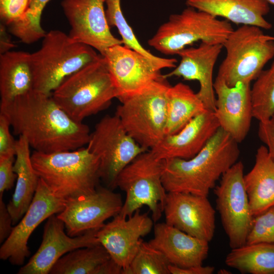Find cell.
Instances as JSON below:
<instances>
[{
  "label": "cell",
  "instance_id": "4dcf8cb0",
  "mask_svg": "<svg viewBox=\"0 0 274 274\" xmlns=\"http://www.w3.org/2000/svg\"><path fill=\"white\" fill-rule=\"evenodd\" d=\"M253 118L263 121L274 114V61L263 70L251 87Z\"/></svg>",
  "mask_w": 274,
  "mask_h": 274
},
{
  "label": "cell",
  "instance_id": "e575fe53",
  "mask_svg": "<svg viewBox=\"0 0 274 274\" xmlns=\"http://www.w3.org/2000/svg\"><path fill=\"white\" fill-rule=\"evenodd\" d=\"M31 0H0V18L6 26L23 19Z\"/></svg>",
  "mask_w": 274,
  "mask_h": 274
},
{
  "label": "cell",
  "instance_id": "83f0119b",
  "mask_svg": "<svg viewBox=\"0 0 274 274\" xmlns=\"http://www.w3.org/2000/svg\"><path fill=\"white\" fill-rule=\"evenodd\" d=\"M225 262L242 273L274 274V243L246 244L231 249Z\"/></svg>",
  "mask_w": 274,
  "mask_h": 274
},
{
  "label": "cell",
  "instance_id": "e0dca14e",
  "mask_svg": "<svg viewBox=\"0 0 274 274\" xmlns=\"http://www.w3.org/2000/svg\"><path fill=\"white\" fill-rule=\"evenodd\" d=\"M163 213L165 223L187 234L208 242L214 237L216 211L208 196L167 192Z\"/></svg>",
  "mask_w": 274,
  "mask_h": 274
},
{
  "label": "cell",
  "instance_id": "cb8c5ba5",
  "mask_svg": "<svg viewBox=\"0 0 274 274\" xmlns=\"http://www.w3.org/2000/svg\"><path fill=\"white\" fill-rule=\"evenodd\" d=\"M30 148L26 139L23 136H19L16 142L13 166L17 175L16 186L12 197L7 204L13 225L19 222L28 210L40 180L32 163Z\"/></svg>",
  "mask_w": 274,
  "mask_h": 274
},
{
  "label": "cell",
  "instance_id": "6da1fadb",
  "mask_svg": "<svg viewBox=\"0 0 274 274\" xmlns=\"http://www.w3.org/2000/svg\"><path fill=\"white\" fill-rule=\"evenodd\" d=\"M0 113L8 118L14 133L24 136L37 152L74 150L87 145L89 141L88 125L71 118L52 94L33 89L0 107Z\"/></svg>",
  "mask_w": 274,
  "mask_h": 274
},
{
  "label": "cell",
  "instance_id": "f35d334b",
  "mask_svg": "<svg viewBox=\"0 0 274 274\" xmlns=\"http://www.w3.org/2000/svg\"><path fill=\"white\" fill-rule=\"evenodd\" d=\"M12 219L4 202L0 197V243H3L10 235L13 229Z\"/></svg>",
  "mask_w": 274,
  "mask_h": 274
},
{
  "label": "cell",
  "instance_id": "ba28073f",
  "mask_svg": "<svg viewBox=\"0 0 274 274\" xmlns=\"http://www.w3.org/2000/svg\"><path fill=\"white\" fill-rule=\"evenodd\" d=\"M165 160L158 159L147 150L138 156L119 173L116 187L125 192L126 198L119 214L128 218L146 206L154 222L163 213L167 192L162 177Z\"/></svg>",
  "mask_w": 274,
  "mask_h": 274
},
{
  "label": "cell",
  "instance_id": "7402d4cb",
  "mask_svg": "<svg viewBox=\"0 0 274 274\" xmlns=\"http://www.w3.org/2000/svg\"><path fill=\"white\" fill-rule=\"evenodd\" d=\"M154 231V237L148 243L161 252L172 265L186 268L202 265L208 255L209 242L165 222L156 224Z\"/></svg>",
  "mask_w": 274,
  "mask_h": 274
},
{
  "label": "cell",
  "instance_id": "30bf717a",
  "mask_svg": "<svg viewBox=\"0 0 274 274\" xmlns=\"http://www.w3.org/2000/svg\"><path fill=\"white\" fill-rule=\"evenodd\" d=\"M87 149L99 160V174L107 187L116 188L118 176L138 156L147 151L127 132L115 114L107 115L90 133Z\"/></svg>",
  "mask_w": 274,
  "mask_h": 274
},
{
  "label": "cell",
  "instance_id": "52a82bcc",
  "mask_svg": "<svg viewBox=\"0 0 274 274\" xmlns=\"http://www.w3.org/2000/svg\"><path fill=\"white\" fill-rule=\"evenodd\" d=\"M223 46L226 56L216 78L229 87L239 82L251 84L274 57V38L256 26L242 25L233 29Z\"/></svg>",
  "mask_w": 274,
  "mask_h": 274
},
{
  "label": "cell",
  "instance_id": "ab89813d",
  "mask_svg": "<svg viewBox=\"0 0 274 274\" xmlns=\"http://www.w3.org/2000/svg\"><path fill=\"white\" fill-rule=\"evenodd\" d=\"M170 274H212L215 267L202 265L193 266L186 268H180L172 265L169 266Z\"/></svg>",
  "mask_w": 274,
  "mask_h": 274
},
{
  "label": "cell",
  "instance_id": "277c9868",
  "mask_svg": "<svg viewBox=\"0 0 274 274\" xmlns=\"http://www.w3.org/2000/svg\"><path fill=\"white\" fill-rule=\"evenodd\" d=\"M57 104L73 120L82 122L109 107L117 97L105 57L85 65L65 78L52 92Z\"/></svg>",
  "mask_w": 274,
  "mask_h": 274
},
{
  "label": "cell",
  "instance_id": "484cf974",
  "mask_svg": "<svg viewBox=\"0 0 274 274\" xmlns=\"http://www.w3.org/2000/svg\"><path fill=\"white\" fill-rule=\"evenodd\" d=\"M33 89L31 54L10 51L0 55V107Z\"/></svg>",
  "mask_w": 274,
  "mask_h": 274
},
{
  "label": "cell",
  "instance_id": "4316f807",
  "mask_svg": "<svg viewBox=\"0 0 274 274\" xmlns=\"http://www.w3.org/2000/svg\"><path fill=\"white\" fill-rule=\"evenodd\" d=\"M167 97L165 135L177 133L193 118L207 110L197 93L181 82L169 87Z\"/></svg>",
  "mask_w": 274,
  "mask_h": 274
},
{
  "label": "cell",
  "instance_id": "60d3db41",
  "mask_svg": "<svg viewBox=\"0 0 274 274\" xmlns=\"http://www.w3.org/2000/svg\"><path fill=\"white\" fill-rule=\"evenodd\" d=\"M14 47H15V45L12 42L10 36L7 32L6 25L1 23L0 26L1 54L10 51Z\"/></svg>",
  "mask_w": 274,
  "mask_h": 274
},
{
  "label": "cell",
  "instance_id": "f546056e",
  "mask_svg": "<svg viewBox=\"0 0 274 274\" xmlns=\"http://www.w3.org/2000/svg\"><path fill=\"white\" fill-rule=\"evenodd\" d=\"M105 3L107 6L106 15L108 23L110 26L117 28L124 45L143 54L158 64L162 69L176 67L177 60L175 58L156 56L141 45L123 14L121 0H105Z\"/></svg>",
  "mask_w": 274,
  "mask_h": 274
},
{
  "label": "cell",
  "instance_id": "5bb4252c",
  "mask_svg": "<svg viewBox=\"0 0 274 274\" xmlns=\"http://www.w3.org/2000/svg\"><path fill=\"white\" fill-rule=\"evenodd\" d=\"M65 202L54 195L40 178L28 210L1 247V259L8 260L14 265H23L25 258L30 254L27 243L32 232L43 221L61 212Z\"/></svg>",
  "mask_w": 274,
  "mask_h": 274
},
{
  "label": "cell",
  "instance_id": "74e56055",
  "mask_svg": "<svg viewBox=\"0 0 274 274\" xmlns=\"http://www.w3.org/2000/svg\"><path fill=\"white\" fill-rule=\"evenodd\" d=\"M258 135L274 160V114L268 119L259 122Z\"/></svg>",
  "mask_w": 274,
  "mask_h": 274
},
{
  "label": "cell",
  "instance_id": "f1b7e54d",
  "mask_svg": "<svg viewBox=\"0 0 274 274\" xmlns=\"http://www.w3.org/2000/svg\"><path fill=\"white\" fill-rule=\"evenodd\" d=\"M111 258L100 244L78 248L58 259L50 274H98L102 264Z\"/></svg>",
  "mask_w": 274,
  "mask_h": 274
},
{
  "label": "cell",
  "instance_id": "8d00e7d4",
  "mask_svg": "<svg viewBox=\"0 0 274 274\" xmlns=\"http://www.w3.org/2000/svg\"><path fill=\"white\" fill-rule=\"evenodd\" d=\"M15 156L0 157V197L5 191L11 189L17 179L13 169Z\"/></svg>",
  "mask_w": 274,
  "mask_h": 274
},
{
  "label": "cell",
  "instance_id": "b9f144b4",
  "mask_svg": "<svg viewBox=\"0 0 274 274\" xmlns=\"http://www.w3.org/2000/svg\"><path fill=\"white\" fill-rule=\"evenodd\" d=\"M218 273H221V274H227V273H230V271L225 270L224 269H221L219 271H218Z\"/></svg>",
  "mask_w": 274,
  "mask_h": 274
},
{
  "label": "cell",
  "instance_id": "7a4b0ae2",
  "mask_svg": "<svg viewBox=\"0 0 274 274\" xmlns=\"http://www.w3.org/2000/svg\"><path fill=\"white\" fill-rule=\"evenodd\" d=\"M238 144L220 127L193 157L165 160L162 182L166 191L208 196L224 173L237 161Z\"/></svg>",
  "mask_w": 274,
  "mask_h": 274
},
{
  "label": "cell",
  "instance_id": "5b68a950",
  "mask_svg": "<svg viewBox=\"0 0 274 274\" xmlns=\"http://www.w3.org/2000/svg\"><path fill=\"white\" fill-rule=\"evenodd\" d=\"M95 50L60 30L48 32L40 48L31 53L33 90L51 94L65 78L98 59L101 54Z\"/></svg>",
  "mask_w": 274,
  "mask_h": 274
},
{
  "label": "cell",
  "instance_id": "4fadbf2b",
  "mask_svg": "<svg viewBox=\"0 0 274 274\" xmlns=\"http://www.w3.org/2000/svg\"><path fill=\"white\" fill-rule=\"evenodd\" d=\"M104 3L105 0H63L61 3L70 25V38L92 47L102 55L110 47L123 44L110 31Z\"/></svg>",
  "mask_w": 274,
  "mask_h": 274
},
{
  "label": "cell",
  "instance_id": "1f68e13d",
  "mask_svg": "<svg viewBox=\"0 0 274 274\" xmlns=\"http://www.w3.org/2000/svg\"><path fill=\"white\" fill-rule=\"evenodd\" d=\"M170 265L161 252L148 242L143 241L130 265L122 274H170Z\"/></svg>",
  "mask_w": 274,
  "mask_h": 274
},
{
  "label": "cell",
  "instance_id": "ac0fdd59",
  "mask_svg": "<svg viewBox=\"0 0 274 274\" xmlns=\"http://www.w3.org/2000/svg\"><path fill=\"white\" fill-rule=\"evenodd\" d=\"M65 228L64 223L57 215L50 216L44 226L41 245L17 273L49 274L55 263L65 254L78 248L99 244L95 236L98 229L72 237L65 233Z\"/></svg>",
  "mask_w": 274,
  "mask_h": 274
},
{
  "label": "cell",
  "instance_id": "8fae6325",
  "mask_svg": "<svg viewBox=\"0 0 274 274\" xmlns=\"http://www.w3.org/2000/svg\"><path fill=\"white\" fill-rule=\"evenodd\" d=\"M244 170L243 162L237 161L214 188L216 209L231 249L246 244L254 218L245 187Z\"/></svg>",
  "mask_w": 274,
  "mask_h": 274
},
{
  "label": "cell",
  "instance_id": "2e32d148",
  "mask_svg": "<svg viewBox=\"0 0 274 274\" xmlns=\"http://www.w3.org/2000/svg\"><path fill=\"white\" fill-rule=\"evenodd\" d=\"M153 223L148 213H141L139 209L128 219L117 214L98 229L95 236L98 244L124 270L137 253L143 241L141 237L150 232Z\"/></svg>",
  "mask_w": 274,
  "mask_h": 274
},
{
  "label": "cell",
  "instance_id": "8992f818",
  "mask_svg": "<svg viewBox=\"0 0 274 274\" xmlns=\"http://www.w3.org/2000/svg\"><path fill=\"white\" fill-rule=\"evenodd\" d=\"M170 85L164 76L120 100L115 112L122 125L136 142L147 150L165 135L167 93Z\"/></svg>",
  "mask_w": 274,
  "mask_h": 274
},
{
  "label": "cell",
  "instance_id": "603a6c76",
  "mask_svg": "<svg viewBox=\"0 0 274 274\" xmlns=\"http://www.w3.org/2000/svg\"><path fill=\"white\" fill-rule=\"evenodd\" d=\"M187 7L222 17L236 24L270 29L272 24L264 18L269 12L265 0H186Z\"/></svg>",
  "mask_w": 274,
  "mask_h": 274
},
{
  "label": "cell",
  "instance_id": "44dd1931",
  "mask_svg": "<svg viewBox=\"0 0 274 274\" xmlns=\"http://www.w3.org/2000/svg\"><path fill=\"white\" fill-rule=\"evenodd\" d=\"M223 47L222 44L201 42L197 47L186 48L177 54L181 58L179 64L170 73L164 75L165 78L182 77L185 80L197 81L200 88L197 94L206 109L216 110V97L213 73L214 66Z\"/></svg>",
  "mask_w": 274,
  "mask_h": 274
},
{
  "label": "cell",
  "instance_id": "ffe728a7",
  "mask_svg": "<svg viewBox=\"0 0 274 274\" xmlns=\"http://www.w3.org/2000/svg\"><path fill=\"white\" fill-rule=\"evenodd\" d=\"M220 127L214 112L207 109L177 133L165 135L149 150L159 159H189L203 148Z\"/></svg>",
  "mask_w": 274,
  "mask_h": 274
},
{
  "label": "cell",
  "instance_id": "d590c367",
  "mask_svg": "<svg viewBox=\"0 0 274 274\" xmlns=\"http://www.w3.org/2000/svg\"><path fill=\"white\" fill-rule=\"evenodd\" d=\"M8 118L0 113V157L15 156L16 142L10 130Z\"/></svg>",
  "mask_w": 274,
  "mask_h": 274
},
{
  "label": "cell",
  "instance_id": "7c38bea8",
  "mask_svg": "<svg viewBox=\"0 0 274 274\" xmlns=\"http://www.w3.org/2000/svg\"><path fill=\"white\" fill-rule=\"evenodd\" d=\"M123 204L119 193L99 185L93 193L66 200L57 216L64 223L67 234L74 237L100 228L106 220L119 213Z\"/></svg>",
  "mask_w": 274,
  "mask_h": 274
},
{
  "label": "cell",
  "instance_id": "d4e9b609",
  "mask_svg": "<svg viewBox=\"0 0 274 274\" xmlns=\"http://www.w3.org/2000/svg\"><path fill=\"white\" fill-rule=\"evenodd\" d=\"M244 182L254 217L274 206V160L265 146L257 150L254 165L244 175Z\"/></svg>",
  "mask_w": 274,
  "mask_h": 274
},
{
  "label": "cell",
  "instance_id": "d6986e66",
  "mask_svg": "<svg viewBox=\"0 0 274 274\" xmlns=\"http://www.w3.org/2000/svg\"><path fill=\"white\" fill-rule=\"evenodd\" d=\"M214 89L217 95L215 114L220 126L238 143L247 135L253 118L251 84L238 83L227 86L216 78Z\"/></svg>",
  "mask_w": 274,
  "mask_h": 274
},
{
  "label": "cell",
  "instance_id": "7bdbcfd3",
  "mask_svg": "<svg viewBox=\"0 0 274 274\" xmlns=\"http://www.w3.org/2000/svg\"><path fill=\"white\" fill-rule=\"evenodd\" d=\"M268 4L274 5V0H265Z\"/></svg>",
  "mask_w": 274,
  "mask_h": 274
},
{
  "label": "cell",
  "instance_id": "3957f363",
  "mask_svg": "<svg viewBox=\"0 0 274 274\" xmlns=\"http://www.w3.org/2000/svg\"><path fill=\"white\" fill-rule=\"evenodd\" d=\"M31 159L50 191L65 201L93 193L99 186V160L87 147L52 153L35 151Z\"/></svg>",
  "mask_w": 274,
  "mask_h": 274
},
{
  "label": "cell",
  "instance_id": "d6a6232c",
  "mask_svg": "<svg viewBox=\"0 0 274 274\" xmlns=\"http://www.w3.org/2000/svg\"><path fill=\"white\" fill-rule=\"evenodd\" d=\"M50 0H31L24 18L15 24L16 30L25 41L33 43L43 38L45 31L41 25L42 12Z\"/></svg>",
  "mask_w": 274,
  "mask_h": 274
},
{
  "label": "cell",
  "instance_id": "9c48e42d",
  "mask_svg": "<svg viewBox=\"0 0 274 274\" xmlns=\"http://www.w3.org/2000/svg\"><path fill=\"white\" fill-rule=\"evenodd\" d=\"M233 30L229 21L187 7L181 13L170 15L148 43L163 54L177 55L198 41L223 45Z\"/></svg>",
  "mask_w": 274,
  "mask_h": 274
},
{
  "label": "cell",
  "instance_id": "836d02e7",
  "mask_svg": "<svg viewBox=\"0 0 274 274\" xmlns=\"http://www.w3.org/2000/svg\"><path fill=\"white\" fill-rule=\"evenodd\" d=\"M274 243V206L254 217L246 244Z\"/></svg>",
  "mask_w": 274,
  "mask_h": 274
},
{
  "label": "cell",
  "instance_id": "9a60e30c",
  "mask_svg": "<svg viewBox=\"0 0 274 274\" xmlns=\"http://www.w3.org/2000/svg\"><path fill=\"white\" fill-rule=\"evenodd\" d=\"M103 56L115 83L119 101L163 76L161 73L162 68L158 64L122 44L110 47Z\"/></svg>",
  "mask_w": 274,
  "mask_h": 274
}]
</instances>
